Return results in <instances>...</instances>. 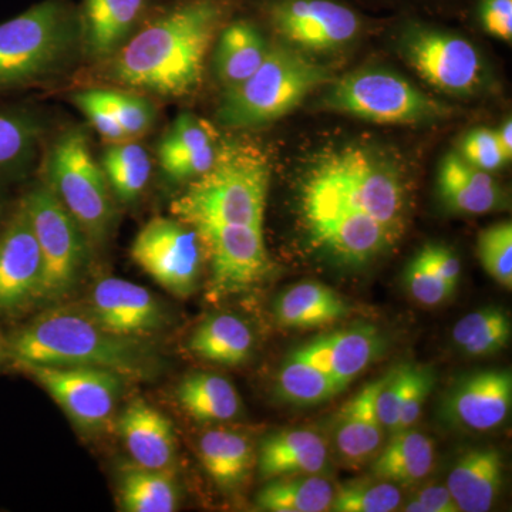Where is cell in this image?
I'll list each match as a JSON object with an SVG mask.
<instances>
[{
  "mask_svg": "<svg viewBox=\"0 0 512 512\" xmlns=\"http://www.w3.org/2000/svg\"><path fill=\"white\" fill-rule=\"evenodd\" d=\"M409 204L399 164L356 143L313 158L299 192L312 247L348 268H363L392 251L406 231Z\"/></svg>",
  "mask_w": 512,
  "mask_h": 512,
  "instance_id": "6da1fadb",
  "label": "cell"
},
{
  "mask_svg": "<svg viewBox=\"0 0 512 512\" xmlns=\"http://www.w3.org/2000/svg\"><path fill=\"white\" fill-rule=\"evenodd\" d=\"M228 12V0L161 3L106 60L110 79L163 99L188 96L201 84L208 50Z\"/></svg>",
  "mask_w": 512,
  "mask_h": 512,
  "instance_id": "7a4b0ae2",
  "label": "cell"
},
{
  "mask_svg": "<svg viewBox=\"0 0 512 512\" xmlns=\"http://www.w3.org/2000/svg\"><path fill=\"white\" fill-rule=\"evenodd\" d=\"M8 333V366H89L127 380L157 375L160 360L143 339L104 329L84 306H47Z\"/></svg>",
  "mask_w": 512,
  "mask_h": 512,
  "instance_id": "3957f363",
  "label": "cell"
},
{
  "mask_svg": "<svg viewBox=\"0 0 512 512\" xmlns=\"http://www.w3.org/2000/svg\"><path fill=\"white\" fill-rule=\"evenodd\" d=\"M79 8L42 0L0 23V96L59 79L82 59Z\"/></svg>",
  "mask_w": 512,
  "mask_h": 512,
  "instance_id": "277c9868",
  "label": "cell"
},
{
  "mask_svg": "<svg viewBox=\"0 0 512 512\" xmlns=\"http://www.w3.org/2000/svg\"><path fill=\"white\" fill-rule=\"evenodd\" d=\"M271 168L268 158L248 144H220L217 160L190 181L171 204L184 224H221L264 228Z\"/></svg>",
  "mask_w": 512,
  "mask_h": 512,
  "instance_id": "5b68a950",
  "label": "cell"
},
{
  "mask_svg": "<svg viewBox=\"0 0 512 512\" xmlns=\"http://www.w3.org/2000/svg\"><path fill=\"white\" fill-rule=\"evenodd\" d=\"M329 80L328 67L286 45L271 46L251 77L225 90L217 120L239 130L266 126L291 113Z\"/></svg>",
  "mask_w": 512,
  "mask_h": 512,
  "instance_id": "8992f818",
  "label": "cell"
},
{
  "mask_svg": "<svg viewBox=\"0 0 512 512\" xmlns=\"http://www.w3.org/2000/svg\"><path fill=\"white\" fill-rule=\"evenodd\" d=\"M43 180L72 214L90 244L106 241L114 222V202L106 175L94 160L89 136L82 127H69L45 147Z\"/></svg>",
  "mask_w": 512,
  "mask_h": 512,
  "instance_id": "52a82bcc",
  "label": "cell"
},
{
  "mask_svg": "<svg viewBox=\"0 0 512 512\" xmlns=\"http://www.w3.org/2000/svg\"><path fill=\"white\" fill-rule=\"evenodd\" d=\"M42 255L43 281L39 308L69 298L89 259V239L43 178L20 195Z\"/></svg>",
  "mask_w": 512,
  "mask_h": 512,
  "instance_id": "ba28073f",
  "label": "cell"
},
{
  "mask_svg": "<svg viewBox=\"0 0 512 512\" xmlns=\"http://www.w3.org/2000/svg\"><path fill=\"white\" fill-rule=\"evenodd\" d=\"M320 106L379 124H430L447 119L446 104L433 99L400 74L356 70L336 80Z\"/></svg>",
  "mask_w": 512,
  "mask_h": 512,
  "instance_id": "9c48e42d",
  "label": "cell"
},
{
  "mask_svg": "<svg viewBox=\"0 0 512 512\" xmlns=\"http://www.w3.org/2000/svg\"><path fill=\"white\" fill-rule=\"evenodd\" d=\"M70 421L84 433H99L113 420L126 377L89 366H23Z\"/></svg>",
  "mask_w": 512,
  "mask_h": 512,
  "instance_id": "30bf717a",
  "label": "cell"
},
{
  "mask_svg": "<svg viewBox=\"0 0 512 512\" xmlns=\"http://www.w3.org/2000/svg\"><path fill=\"white\" fill-rule=\"evenodd\" d=\"M131 259L165 291L190 298L200 282L204 249L190 225L177 218L156 217L137 232Z\"/></svg>",
  "mask_w": 512,
  "mask_h": 512,
  "instance_id": "8fae6325",
  "label": "cell"
},
{
  "mask_svg": "<svg viewBox=\"0 0 512 512\" xmlns=\"http://www.w3.org/2000/svg\"><path fill=\"white\" fill-rule=\"evenodd\" d=\"M404 62L434 89L451 96L473 94L483 82L480 53L463 36L429 26H410L400 37Z\"/></svg>",
  "mask_w": 512,
  "mask_h": 512,
  "instance_id": "7c38bea8",
  "label": "cell"
},
{
  "mask_svg": "<svg viewBox=\"0 0 512 512\" xmlns=\"http://www.w3.org/2000/svg\"><path fill=\"white\" fill-rule=\"evenodd\" d=\"M195 229L211 266L208 298L249 291L271 271L264 228L239 225L197 224Z\"/></svg>",
  "mask_w": 512,
  "mask_h": 512,
  "instance_id": "4fadbf2b",
  "label": "cell"
},
{
  "mask_svg": "<svg viewBox=\"0 0 512 512\" xmlns=\"http://www.w3.org/2000/svg\"><path fill=\"white\" fill-rule=\"evenodd\" d=\"M42 281L39 244L19 197L0 229V320L22 318L39 308Z\"/></svg>",
  "mask_w": 512,
  "mask_h": 512,
  "instance_id": "5bb4252c",
  "label": "cell"
},
{
  "mask_svg": "<svg viewBox=\"0 0 512 512\" xmlns=\"http://www.w3.org/2000/svg\"><path fill=\"white\" fill-rule=\"evenodd\" d=\"M268 13L286 43L313 52L348 45L362 29L355 10L335 0H274Z\"/></svg>",
  "mask_w": 512,
  "mask_h": 512,
  "instance_id": "9a60e30c",
  "label": "cell"
},
{
  "mask_svg": "<svg viewBox=\"0 0 512 512\" xmlns=\"http://www.w3.org/2000/svg\"><path fill=\"white\" fill-rule=\"evenodd\" d=\"M84 308L104 329L143 339L165 326L160 301L144 286L117 276H106L93 286Z\"/></svg>",
  "mask_w": 512,
  "mask_h": 512,
  "instance_id": "2e32d148",
  "label": "cell"
},
{
  "mask_svg": "<svg viewBox=\"0 0 512 512\" xmlns=\"http://www.w3.org/2000/svg\"><path fill=\"white\" fill-rule=\"evenodd\" d=\"M511 404V370H483L454 384L444 400L443 416L458 429L484 433L508 419Z\"/></svg>",
  "mask_w": 512,
  "mask_h": 512,
  "instance_id": "e0dca14e",
  "label": "cell"
},
{
  "mask_svg": "<svg viewBox=\"0 0 512 512\" xmlns=\"http://www.w3.org/2000/svg\"><path fill=\"white\" fill-rule=\"evenodd\" d=\"M384 349L382 332L370 323H360L325 333L291 353L328 373L342 393L379 359Z\"/></svg>",
  "mask_w": 512,
  "mask_h": 512,
  "instance_id": "ac0fdd59",
  "label": "cell"
},
{
  "mask_svg": "<svg viewBox=\"0 0 512 512\" xmlns=\"http://www.w3.org/2000/svg\"><path fill=\"white\" fill-rule=\"evenodd\" d=\"M0 96V192L23 183L42 161L46 119L35 106Z\"/></svg>",
  "mask_w": 512,
  "mask_h": 512,
  "instance_id": "d6986e66",
  "label": "cell"
},
{
  "mask_svg": "<svg viewBox=\"0 0 512 512\" xmlns=\"http://www.w3.org/2000/svg\"><path fill=\"white\" fill-rule=\"evenodd\" d=\"M160 5L158 0H82L77 8L84 56L110 59Z\"/></svg>",
  "mask_w": 512,
  "mask_h": 512,
  "instance_id": "ffe728a7",
  "label": "cell"
},
{
  "mask_svg": "<svg viewBox=\"0 0 512 512\" xmlns=\"http://www.w3.org/2000/svg\"><path fill=\"white\" fill-rule=\"evenodd\" d=\"M220 133L214 124L192 113H181L158 143L161 170L174 183L195 180L217 160Z\"/></svg>",
  "mask_w": 512,
  "mask_h": 512,
  "instance_id": "44dd1931",
  "label": "cell"
},
{
  "mask_svg": "<svg viewBox=\"0 0 512 512\" xmlns=\"http://www.w3.org/2000/svg\"><path fill=\"white\" fill-rule=\"evenodd\" d=\"M383 377L366 384L340 409L333 426V444L346 467L360 468L377 456L384 441L382 421L377 416L376 396Z\"/></svg>",
  "mask_w": 512,
  "mask_h": 512,
  "instance_id": "7402d4cb",
  "label": "cell"
},
{
  "mask_svg": "<svg viewBox=\"0 0 512 512\" xmlns=\"http://www.w3.org/2000/svg\"><path fill=\"white\" fill-rule=\"evenodd\" d=\"M119 433L137 466L170 470L177 444L173 423L146 400L134 399L120 414Z\"/></svg>",
  "mask_w": 512,
  "mask_h": 512,
  "instance_id": "603a6c76",
  "label": "cell"
},
{
  "mask_svg": "<svg viewBox=\"0 0 512 512\" xmlns=\"http://www.w3.org/2000/svg\"><path fill=\"white\" fill-rule=\"evenodd\" d=\"M437 190L448 210L464 215H483L503 210L507 197L491 173L467 163L458 151L441 160Z\"/></svg>",
  "mask_w": 512,
  "mask_h": 512,
  "instance_id": "cb8c5ba5",
  "label": "cell"
},
{
  "mask_svg": "<svg viewBox=\"0 0 512 512\" xmlns=\"http://www.w3.org/2000/svg\"><path fill=\"white\" fill-rule=\"evenodd\" d=\"M504 473L497 448H470L451 467L446 487L461 512H487L500 497Z\"/></svg>",
  "mask_w": 512,
  "mask_h": 512,
  "instance_id": "d4e9b609",
  "label": "cell"
},
{
  "mask_svg": "<svg viewBox=\"0 0 512 512\" xmlns=\"http://www.w3.org/2000/svg\"><path fill=\"white\" fill-rule=\"evenodd\" d=\"M329 447L320 434L312 430H281L269 434L259 446V474L264 480L322 474L329 467Z\"/></svg>",
  "mask_w": 512,
  "mask_h": 512,
  "instance_id": "484cf974",
  "label": "cell"
},
{
  "mask_svg": "<svg viewBox=\"0 0 512 512\" xmlns=\"http://www.w3.org/2000/svg\"><path fill=\"white\" fill-rule=\"evenodd\" d=\"M350 313L352 306L340 293L315 281L291 286L274 303L276 323L286 329L325 328L349 318Z\"/></svg>",
  "mask_w": 512,
  "mask_h": 512,
  "instance_id": "4316f807",
  "label": "cell"
},
{
  "mask_svg": "<svg viewBox=\"0 0 512 512\" xmlns=\"http://www.w3.org/2000/svg\"><path fill=\"white\" fill-rule=\"evenodd\" d=\"M217 37L215 72L225 90L251 77L271 47L258 26L248 19L225 23Z\"/></svg>",
  "mask_w": 512,
  "mask_h": 512,
  "instance_id": "83f0119b",
  "label": "cell"
},
{
  "mask_svg": "<svg viewBox=\"0 0 512 512\" xmlns=\"http://www.w3.org/2000/svg\"><path fill=\"white\" fill-rule=\"evenodd\" d=\"M254 332L244 319L217 313L202 320L188 340L192 355L215 365L239 366L254 352Z\"/></svg>",
  "mask_w": 512,
  "mask_h": 512,
  "instance_id": "f1b7e54d",
  "label": "cell"
},
{
  "mask_svg": "<svg viewBox=\"0 0 512 512\" xmlns=\"http://www.w3.org/2000/svg\"><path fill=\"white\" fill-rule=\"evenodd\" d=\"M372 461V474L377 480L413 485L430 476L436 448L429 436L410 427L392 434L389 443Z\"/></svg>",
  "mask_w": 512,
  "mask_h": 512,
  "instance_id": "f546056e",
  "label": "cell"
},
{
  "mask_svg": "<svg viewBox=\"0 0 512 512\" xmlns=\"http://www.w3.org/2000/svg\"><path fill=\"white\" fill-rule=\"evenodd\" d=\"M198 453L208 476L224 490H234L244 483L256 463L251 440L238 431H205L198 443Z\"/></svg>",
  "mask_w": 512,
  "mask_h": 512,
  "instance_id": "4dcf8cb0",
  "label": "cell"
},
{
  "mask_svg": "<svg viewBox=\"0 0 512 512\" xmlns=\"http://www.w3.org/2000/svg\"><path fill=\"white\" fill-rule=\"evenodd\" d=\"M175 396L185 413L200 423H225L237 419L242 412L237 387L212 373L184 377Z\"/></svg>",
  "mask_w": 512,
  "mask_h": 512,
  "instance_id": "1f68e13d",
  "label": "cell"
},
{
  "mask_svg": "<svg viewBox=\"0 0 512 512\" xmlns=\"http://www.w3.org/2000/svg\"><path fill=\"white\" fill-rule=\"evenodd\" d=\"M256 495V508L268 512L330 511L335 488L319 474L272 478Z\"/></svg>",
  "mask_w": 512,
  "mask_h": 512,
  "instance_id": "d6a6232c",
  "label": "cell"
},
{
  "mask_svg": "<svg viewBox=\"0 0 512 512\" xmlns=\"http://www.w3.org/2000/svg\"><path fill=\"white\" fill-rule=\"evenodd\" d=\"M100 165L111 194L121 204H131L143 194L153 171L146 148L131 140L104 148Z\"/></svg>",
  "mask_w": 512,
  "mask_h": 512,
  "instance_id": "836d02e7",
  "label": "cell"
},
{
  "mask_svg": "<svg viewBox=\"0 0 512 512\" xmlns=\"http://www.w3.org/2000/svg\"><path fill=\"white\" fill-rule=\"evenodd\" d=\"M120 505L128 512H173L178 508L180 493L171 474L130 466L120 480Z\"/></svg>",
  "mask_w": 512,
  "mask_h": 512,
  "instance_id": "e575fe53",
  "label": "cell"
},
{
  "mask_svg": "<svg viewBox=\"0 0 512 512\" xmlns=\"http://www.w3.org/2000/svg\"><path fill=\"white\" fill-rule=\"evenodd\" d=\"M511 320L507 312L497 306L468 313L454 325V345L470 357L497 355L507 348L511 339Z\"/></svg>",
  "mask_w": 512,
  "mask_h": 512,
  "instance_id": "d590c367",
  "label": "cell"
},
{
  "mask_svg": "<svg viewBox=\"0 0 512 512\" xmlns=\"http://www.w3.org/2000/svg\"><path fill=\"white\" fill-rule=\"evenodd\" d=\"M275 393L282 402L296 406H318L340 394L328 373L292 353L279 369Z\"/></svg>",
  "mask_w": 512,
  "mask_h": 512,
  "instance_id": "8d00e7d4",
  "label": "cell"
},
{
  "mask_svg": "<svg viewBox=\"0 0 512 512\" xmlns=\"http://www.w3.org/2000/svg\"><path fill=\"white\" fill-rule=\"evenodd\" d=\"M402 503V493L396 484L377 480L356 481L335 491L332 508L336 512H392Z\"/></svg>",
  "mask_w": 512,
  "mask_h": 512,
  "instance_id": "74e56055",
  "label": "cell"
},
{
  "mask_svg": "<svg viewBox=\"0 0 512 512\" xmlns=\"http://www.w3.org/2000/svg\"><path fill=\"white\" fill-rule=\"evenodd\" d=\"M94 93L116 117L130 140L144 136L156 123V107L147 97L120 89H94Z\"/></svg>",
  "mask_w": 512,
  "mask_h": 512,
  "instance_id": "f35d334b",
  "label": "cell"
},
{
  "mask_svg": "<svg viewBox=\"0 0 512 512\" xmlns=\"http://www.w3.org/2000/svg\"><path fill=\"white\" fill-rule=\"evenodd\" d=\"M477 254L488 275L508 291L512 288V224L500 222L478 235Z\"/></svg>",
  "mask_w": 512,
  "mask_h": 512,
  "instance_id": "ab89813d",
  "label": "cell"
},
{
  "mask_svg": "<svg viewBox=\"0 0 512 512\" xmlns=\"http://www.w3.org/2000/svg\"><path fill=\"white\" fill-rule=\"evenodd\" d=\"M404 285L414 301L427 308L441 305L456 292V288L448 285L434 272L421 249L407 265Z\"/></svg>",
  "mask_w": 512,
  "mask_h": 512,
  "instance_id": "60d3db41",
  "label": "cell"
},
{
  "mask_svg": "<svg viewBox=\"0 0 512 512\" xmlns=\"http://www.w3.org/2000/svg\"><path fill=\"white\" fill-rule=\"evenodd\" d=\"M436 375L429 366L406 365V387H404L402 412L394 433L410 429L419 421L424 404L433 392ZM393 433V434H394Z\"/></svg>",
  "mask_w": 512,
  "mask_h": 512,
  "instance_id": "b9f144b4",
  "label": "cell"
},
{
  "mask_svg": "<svg viewBox=\"0 0 512 512\" xmlns=\"http://www.w3.org/2000/svg\"><path fill=\"white\" fill-rule=\"evenodd\" d=\"M458 154L467 163L480 168V170L487 171V173L501 170L510 163L507 157L504 156L503 150H501L495 130L487 127L476 128V130H471L470 133L466 134V137L461 141Z\"/></svg>",
  "mask_w": 512,
  "mask_h": 512,
  "instance_id": "7bdbcfd3",
  "label": "cell"
},
{
  "mask_svg": "<svg viewBox=\"0 0 512 512\" xmlns=\"http://www.w3.org/2000/svg\"><path fill=\"white\" fill-rule=\"evenodd\" d=\"M404 387H406V365L394 367L392 372L383 376V382L377 392V416L389 436H392L399 423Z\"/></svg>",
  "mask_w": 512,
  "mask_h": 512,
  "instance_id": "ee69618b",
  "label": "cell"
},
{
  "mask_svg": "<svg viewBox=\"0 0 512 512\" xmlns=\"http://www.w3.org/2000/svg\"><path fill=\"white\" fill-rule=\"evenodd\" d=\"M73 103L76 104L77 109L82 111L104 140L110 141V143L130 140L116 117L97 99L94 89L74 93Z\"/></svg>",
  "mask_w": 512,
  "mask_h": 512,
  "instance_id": "f6af8a7d",
  "label": "cell"
},
{
  "mask_svg": "<svg viewBox=\"0 0 512 512\" xmlns=\"http://www.w3.org/2000/svg\"><path fill=\"white\" fill-rule=\"evenodd\" d=\"M478 19L488 35L503 42H511L512 0H481Z\"/></svg>",
  "mask_w": 512,
  "mask_h": 512,
  "instance_id": "bcb514c9",
  "label": "cell"
},
{
  "mask_svg": "<svg viewBox=\"0 0 512 512\" xmlns=\"http://www.w3.org/2000/svg\"><path fill=\"white\" fill-rule=\"evenodd\" d=\"M431 268L448 285L457 289L461 276V262L453 249L440 244H427L421 248Z\"/></svg>",
  "mask_w": 512,
  "mask_h": 512,
  "instance_id": "7dc6e473",
  "label": "cell"
},
{
  "mask_svg": "<svg viewBox=\"0 0 512 512\" xmlns=\"http://www.w3.org/2000/svg\"><path fill=\"white\" fill-rule=\"evenodd\" d=\"M406 512H460L447 487H427L404 508Z\"/></svg>",
  "mask_w": 512,
  "mask_h": 512,
  "instance_id": "c3c4849f",
  "label": "cell"
},
{
  "mask_svg": "<svg viewBox=\"0 0 512 512\" xmlns=\"http://www.w3.org/2000/svg\"><path fill=\"white\" fill-rule=\"evenodd\" d=\"M497 134L498 143H500L501 150L508 161L512 158V121L505 119L503 124L495 130Z\"/></svg>",
  "mask_w": 512,
  "mask_h": 512,
  "instance_id": "681fc988",
  "label": "cell"
},
{
  "mask_svg": "<svg viewBox=\"0 0 512 512\" xmlns=\"http://www.w3.org/2000/svg\"><path fill=\"white\" fill-rule=\"evenodd\" d=\"M16 198L10 197L9 192H0V229L8 221L10 212L15 207Z\"/></svg>",
  "mask_w": 512,
  "mask_h": 512,
  "instance_id": "f907efd6",
  "label": "cell"
},
{
  "mask_svg": "<svg viewBox=\"0 0 512 512\" xmlns=\"http://www.w3.org/2000/svg\"><path fill=\"white\" fill-rule=\"evenodd\" d=\"M8 366V333L0 326V369Z\"/></svg>",
  "mask_w": 512,
  "mask_h": 512,
  "instance_id": "816d5d0a",
  "label": "cell"
},
{
  "mask_svg": "<svg viewBox=\"0 0 512 512\" xmlns=\"http://www.w3.org/2000/svg\"><path fill=\"white\" fill-rule=\"evenodd\" d=\"M160 3L175 2V0H158Z\"/></svg>",
  "mask_w": 512,
  "mask_h": 512,
  "instance_id": "f5cc1de1",
  "label": "cell"
}]
</instances>
